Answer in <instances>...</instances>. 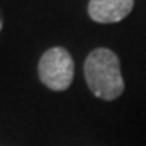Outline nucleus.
<instances>
[{"mask_svg":"<svg viewBox=\"0 0 146 146\" xmlns=\"http://www.w3.org/2000/svg\"><path fill=\"white\" fill-rule=\"evenodd\" d=\"M84 80L91 93L102 101H115L125 91L120 72V60L110 49L99 47L88 54L84 60Z\"/></svg>","mask_w":146,"mask_h":146,"instance_id":"obj_1","label":"nucleus"},{"mask_svg":"<svg viewBox=\"0 0 146 146\" xmlns=\"http://www.w3.org/2000/svg\"><path fill=\"white\" fill-rule=\"evenodd\" d=\"M39 80L52 91H65L75 76V63L67 49L52 47L42 54L39 60Z\"/></svg>","mask_w":146,"mask_h":146,"instance_id":"obj_2","label":"nucleus"},{"mask_svg":"<svg viewBox=\"0 0 146 146\" xmlns=\"http://www.w3.org/2000/svg\"><path fill=\"white\" fill-rule=\"evenodd\" d=\"M133 0H89L88 15L96 23H119L133 10Z\"/></svg>","mask_w":146,"mask_h":146,"instance_id":"obj_3","label":"nucleus"},{"mask_svg":"<svg viewBox=\"0 0 146 146\" xmlns=\"http://www.w3.org/2000/svg\"><path fill=\"white\" fill-rule=\"evenodd\" d=\"M0 29H2V15H0Z\"/></svg>","mask_w":146,"mask_h":146,"instance_id":"obj_4","label":"nucleus"}]
</instances>
